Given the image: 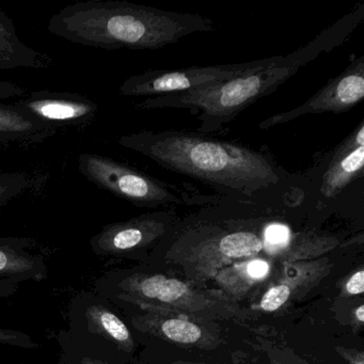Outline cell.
I'll return each mask as SVG.
<instances>
[{"label":"cell","mask_w":364,"mask_h":364,"mask_svg":"<svg viewBox=\"0 0 364 364\" xmlns=\"http://www.w3.org/2000/svg\"><path fill=\"white\" fill-rule=\"evenodd\" d=\"M364 97V57L355 58L348 67L333 80H329L308 101L289 112L274 114L262 121L259 127L269 129L306 114L334 112L340 114L351 109Z\"/></svg>","instance_id":"7"},{"label":"cell","mask_w":364,"mask_h":364,"mask_svg":"<svg viewBox=\"0 0 364 364\" xmlns=\"http://www.w3.org/2000/svg\"><path fill=\"white\" fill-rule=\"evenodd\" d=\"M133 326L144 333L184 348L210 350L220 346V334L210 321L161 310H141Z\"/></svg>","instance_id":"9"},{"label":"cell","mask_w":364,"mask_h":364,"mask_svg":"<svg viewBox=\"0 0 364 364\" xmlns=\"http://www.w3.org/2000/svg\"><path fill=\"white\" fill-rule=\"evenodd\" d=\"M77 168L95 186L137 206L154 208L182 202L181 196L167 185L110 157L82 153L78 156Z\"/></svg>","instance_id":"5"},{"label":"cell","mask_w":364,"mask_h":364,"mask_svg":"<svg viewBox=\"0 0 364 364\" xmlns=\"http://www.w3.org/2000/svg\"><path fill=\"white\" fill-rule=\"evenodd\" d=\"M255 61L238 65L191 67L176 70H148L125 80L119 89L122 97H157L189 92L240 75Z\"/></svg>","instance_id":"6"},{"label":"cell","mask_w":364,"mask_h":364,"mask_svg":"<svg viewBox=\"0 0 364 364\" xmlns=\"http://www.w3.org/2000/svg\"><path fill=\"white\" fill-rule=\"evenodd\" d=\"M364 122L338 146L323 173L321 193L325 197L334 198L342 193L351 182L363 176Z\"/></svg>","instance_id":"13"},{"label":"cell","mask_w":364,"mask_h":364,"mask_svg":"<svg viewBox=\"0 0 364 364\" xmlns=\"http://www.w3.org/2000/svg\"><path fill=\"white\" fill-rule=\"evenodd\" d=\"M80 364H107L105 362L100 361V360L91 359V358H84L80 361Z\"/></svg>","instance_id":"26"},{"label":"cell","mask_w":364,"mask_h":364,"mask_svg":"<svg viewBox=\"0 0 364 364\" xmlns=\"http://www.w3.org/2000/svg\"><path fill=\"white\" fill-rule=\"evenodd\" d=\"M364 6L353 11L317 35L312 41L287 56L255 61L240 75L215 82L189 92L149 97L136 104L138 110L181 108L197 114L199 132L214 133L231 122L247 107L267 97L284 84L300 68L341 46L363 21Z\"/></svg>","instance_id":"2"},{"label":"cell","mask_w":364,"mask_h":364,"mask_svg":"<svg viewBox=\"0 0 364 364\" xmlns=\"http://www.w3.org/2000/svg\"><path fill=\"white\" fill-rule=\"evenodd\" d=\"M118 289L121 300L141 310L167 311L206 321L238 312L235 301L220 289H196L164 274H132L119 282Z\"/></svg>","instance_id":"4"},{"label":"cell","mask_w":364,"mask_h":364,"mask_svg":"<svg viewBox=\"0 0 364 364\" xmlns=\"http://www.w3.org/2000/svg\"><path fill=\"white\" fill-rule=\"evenodd\" d=\"M263 250V237L251 231L215 236L195 247L186 259L187 267L198 280L214 278L232 264L255 257Z\"/></svg>","instance_id":"10"},{"label":"cell","mask_w":364,"mask_h":364,"mask_svg":"<svg viewBox=\"0 0 364 364\" xmlns=\"http://www.w3.org/2000/svg\"><path fill=\"white\" fill-rule=\"evenodd\" d=\"M336 350L338 355L349 364H364L363 351L357 350V349H348L342 346H336Z\"/></svg>","instance_id":"23"},{"label":"cell","mask_w":364,"mask_h":364,"mask_svg":"<svg viewBox=\"0 0 364 364\" xmlns=\"http://www.w3.org/2000/svg\"><path fill=\"white\" fill-rule=\"evenodd\" d=\"M168 213L144 214L122 223L105 225L90 240L97 255H121L146 248L167 232Z\"/></svg>","instance_id":"11"},{"label":"cell","mask_w":364,"mask_h":364,"mask_svg":"<svg viewBox=\"0 0 364 364\" xmlns=\"http://www.w3.org/2000/svg\"><path fill=\"white\" fill-rule=\"evenodd\" d=\"M14 104L57 132L84 131L99 114L97 102L80 93L33 91Z\"/></svg>","instance_id":"8"},{"label":"cell","mask_w":364,"mask_h":364,"mask_svg":"<svg viewBox=\"0 0 364 364\" xmlns=\"http://www.w3.org/2000/svg\"><path fill=\"white\" fill-rule=\"evenodd\" d=\"M37 182V176L26 170L0 171V208L25 197Z\"/></svg>","instance_id":"19"},{"label":"cell","mask_w":364,"mask_h":364,"mask_svg":"<svg viewBox=\"0 0 364 364\" xmlns=\"http://www.w3.org/2000/svg\"><path fill=\"white\" fill-rule=\"evenodd\" d=\"M270 265L261 259L237 262L219 270L214 278L230 299H242L257 283L269 276Z\"/></svg>","instance_id":"17"},{"label":"cell","mask_w":364,"mask_h":364,"mask_svg":"<svg viewBox=\"0 0 364 364\" xmlns=\"http://www.w3.org/2000/svg\"><path fill=\"white\" fill-rule=\"evenodd\" d=\"M89 330L116 345L120 350L132 353L135 348L133 336L127 326L103 304H92L86 311Z\"/></svg>","instance_id":"18"},{"label":"cell","mask_w":364,"mask_h":364,"mask_svg":"<svg viewBox=\"0 0 364 364\" xmlns=\"http://www.w3.org/2000/svg\"><path fill=\"white\" fill-rule=\"evenodd\" d=\"M333 267L327 257L312 261L282 264V274L270 285L255 308L265 313L284 310L294 302L308 295Z\"/></svg>","instance_id":"12"},{"label":"cell","mask_w":364,"mask_h":364,"mask_svg":"<svg viewBox=\"0 0 364 364\" xmlns=\"http://www.w3.org/2000/svg\"><path fill=\"white\" fill-rule=\"evenodd\" d=\"M53 65L50 55L31 48L20 39L14 21L0 8V70H46Z\"/></svg>","instance_id":"16"},{"label":"cell","mask_w":364,"mask_h":364,"mask_svg":"<svg viewBox=\"0 0 364 364\" xmlns=\"http://www.w3.org/2000/svg\"><path fill=\"white\" fill-rule=\"evenodd\" d=\"M117 142L166 169L236 197H262L285 180L284 171L269 155L203 134L140 131L121 136Z\"/></svg>","instance_id":"1"},{"label":"cell","mask_w":364,"mask_h":364,"mask_svg":"<svg viewBox=\"0 0 364 364\" xmlns=\"http://www.w3.org/2000/svg\"><path fill=\"white\" fill-rule=\"evenodd\" d=\"M58 132L14 104H0V146L29 150L55 137Z\"/></svg>","instance_id":"14"},{"label":"cell","mask_w":364,"mask_h":364,"mask_svg":"<svg viewBox=\"0 0 364 364\" xmlns=\"http://www.w3.org/2000/svg\"><path fill=\"white\" fill-rule=\"evenodd\" d=\"M210 18L120 1L85 0L50 16L48 31L72 43L117 50H159L187 36L214 31Z\"/></svg>","instance_id":"3"},{"label":"cell","mask_w":364,"mask_h":364,"mask_svg":"<svg viewBox=\"0 0 364 364\" xmlns=\"http://www.w3.org/2000/svg\"><path fill=\"white\" fill-rule=\"evenodd\" d=\"M36 246L31 238H0V279L44 280L48 266L43 257L31 252Z\"/></svg>","instance_id":"15"},{"label":"cell","mask_w":364,"mask_h":364,"mask_svg":"<svg viewBox=\"0 0 364 364\" xmlns=\"http://www.w3.org/2000/svg\"><path fill=\"white\" fill-rule=\"evenodd\" d=\"M274 364H279V363H274Z\"/></svg>","instance_id":"28"},{"label":"cell","mask_w":364,"mask_h":364,"mask_svg":"<svg viewBox=\"0 0 364 364\" xmlns=\"http://www.w3.org/2000/svg\"><path fill=\"white\" fill-rule=\"evenodd\" d=\"M22 281L14 279H0V299L14 295L20 289Z\"/></svg>","instance_id":"24"},{"label":"cell","mask_w":364,"mask_h":364,"mask_svg":"<svg viewBox=\"0 0 364 364\" xmlns=\"http://www.w3.org/2000/svg\"><path fill=\"white\" fill-rule=\"evenodd\" d=\"M353 323L355 329H360L364 323V306L360 304L359 306L353 310Z\"/></svg>","instance_id":"25"},{"label":"cell","mask_w":364,"mask_h":364,"mask_svg":"<svg viewBox=\"0 0 364 364\" xmlns=\"http://www.w3.org/2000/svg\"><path fill=\"white\" fill-rule=\"evenodd\" d=\"M27 95V90L21 85L12 82L0 80V101L23 97Z\"/></svg>","instance_id":"22"},{"label":"cell","mask_w":364,"mask_h":364,"mask_svg":"<svg viewBox=\"0 0 364 364\" xmlns=\"http://www.w3.org/2000/svg\"><path fill=\"white\" fill-rule=\"evenodd\" d=\"M171 364H213V363H204V362L183 361V360H178V361L172 362Z\"/></svg>","instance_id":"27"},{"label":"cell","mask_w":364,"mask_h":364,"mask_svg":"<svg viewBox=\"0 0 364 364\" xmlns=\"http://www.w3.org/2000/svg\"><path fill=\"white\" fill-rule=\"evenodd\" d=\"M0 345L24 349H35L38 347L37 343L29 334L9 328H0Z\"/></svg>","instance_id":"20"},{"label":"cell","mask_w":364,"mask_h":364,"mask_svg":"<svg viewBox=\"0 0 364 364\" xmlns=\"http://www.w3.org/2000/svg\"><path fill=\"white\" fill-rule=\"evenodd\" d=\"M364 293V270L362 268L353 272L342 287L343 297L359 296Z\"/></svg>","instance_id":"21"}]
</instances>
